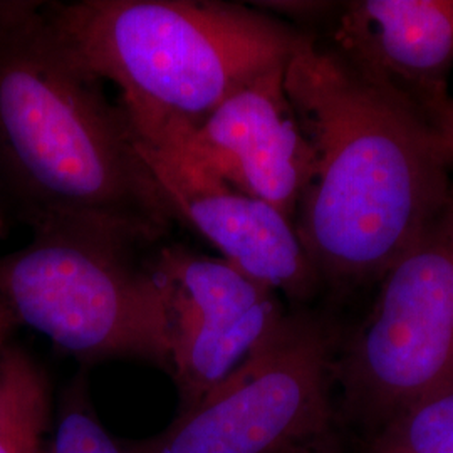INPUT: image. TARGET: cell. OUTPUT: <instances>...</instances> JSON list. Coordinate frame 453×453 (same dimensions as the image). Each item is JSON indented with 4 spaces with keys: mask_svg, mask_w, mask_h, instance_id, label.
Returning a JSON list of instances; mask_svg holds the SVG:
<instances>
[{
    "mask_svg": "<svg viewBox=\"0 0 453 453\" xmlns=\"http://www.w3.org/2000/svg\"><path fill=\"white\" fill-rule=\"evenodd\" d=\"M286 91L314 151L297 235L324 288L378 282L447 211L452 163L418 106L316 35L289 59Z\"/></svg>",
    "mask_w": 453,
    "mask_h": 453,
    "instance_id": "6da1fadb",
    "label": "cell"
},
{
    "mask_svg": "<svg viewBox=\"0 0 453 453\" xmlns=\"http://www.w3.org/2000/svg\"><path fill=\"white\" fill-rule=\"evenodd\" d=\"M106 82L46 2L0 0V175L33 230L97 226L146 247L179 222Z\"/></svg>",
    "mask_w": 453,
    "mask_h": 453,
    "instance_id": "7a4b0ae2",
    "label": "cell"
},
{
    "mask_svg": "<svg viewBox=\"0 0 453 453\" xmlns=\"http://www.w3.org/2000/svg\"><path fill=\"white\" fill-rule=\"evenodd\" d=\"M65 42L111 82L134 136L185 143L226 97L314 34L260 7L195 0L46 2Z\"/></svg>",
    "mask_w": 453,
    "mask_h": 453,
    "instance_id": "3957f363",
    "label": "cell"
},
{
    "mask_svg": "<svg viewBox=\"0 0 453 453\" xmlns=\"http://www.w3.org/2000/svg\"><path fill=\"white\" fill-rule=\"evenodd\" d=\"M142 245L81 224L34 230L0 259V297L17 323L84 361L142 359L172 372L162 288Z\"/></svg>",
    "mask_w": 453,
    "mask_h": 453,
    "instance_id": "277c9868",
    "label": "cell"
},
{
    "mask_svg": "<svg viewBox=\"0 0 453 453\" xmlns=\"http://www.w3.org/2000/svg\"><path fill=\"white\" fill-rule=\"evenodd\" d=\"M338 333L323 318L288 312L274 331L158 437L130 453H299L333 418Z\"/></svg>",
    "mask_w": 453,
    "mask_h": 453,
    "instance_id": "5b68a950",
    "label": "cell"
},
{
    "mask_svg": "<svg viewBox=\"0 0 453 453\" xmlns=\"http://www.w3.org/2000/svg\"><path fill=\"white\" fill-rule=\"evenodd\" d=\"M334 385L372 434L453 389V230L447 211L380 277L370 314L338 342Z\"/></svg>",
    "mask_w": 453,
    "mask_h": 453,
    "instance_id": "8992f818",
    "label": "cell"
},
{
    "mask_svg": "<svg viewBox=\"0 0 453 453\" xmlns=\"http://www.w3.org/2000/svg\"><path fill=\"white\" fill-rule=\"evenodd\" d=\"M168 314L172 376L183 410L226 380L284 319L280 294L222 257L181 243L150 257Z\"/></svg>",
    "mask_w": 453,
    "mask_h": 453,
    "instance_id": "52a82bcc",
    "label": "cell"
},
{
    "mask_svg": "<svg viewBox=\"0 0 453 453\" xmlns=\"http://www.w3.org/2000/svg\"><path fill=\"white\" fill-rule=\"evenodd\" d=\"M136 146L180 224L230 265L297 304L324 289L294 222L273 205L234 188L179 146L138 138Z\"/></svg>",
    "mask_w": 453,
    "mask_h": 453,
    "instance_id": "ba28073f",
    "label": "cell"
},
{
    "mask_svg": "<svg viewBox=\"0 0 453 453\" xmlns=\"http://www.w3.org/2000/svg\"><path fill=\"white\" fill-rule=\"evenodd\" d=\"M286 65L245 82L181 145L243 194L294 222L314 170V151L286 91Z\"/></svg>",
    "mask_w": 453,
    "mask_h": 453,
    "instance_id": "9c48e42d",
    "label": "cell"
},
{
    "mask_svg": "<svg viewBox=\"0 0 453 453\" xmlns=\"http://www.w3.org/2000/svg\"><path fill=\"white\" fill-rule=\"evenodd\" d=\"M326 46L421 111L449 96L453 69V0L329 2Z\"/></svg>",
    "mask_w": 453,
    "mask_h": 453,
    "instance_id": "30bf717a",
    "label": "cell"
},
{
    "mask_svg": "<svg viewBox=\"0 0 453 453\" xmlns=\"http://www.w3.org/2000/svg\"><path fill=\"white\" fill-rule=\"evenodd\" d=\"M50 388L44 370L19 346L0 353V453H48Z\"/></svg>",
    "mask_w": 453,
    "mask_h": 453,
    "instance_id": "8fae6325",
    "label": "cell"
},
{
    "mask_svg": "<svg viewBox=\"0 0 453 453\" xmlns=\"http://www.w3.org/2000/svg\"><path fill=\"white\" fill-rule=\"evenodd\" d=\"M363 453H453V389L389 421Z\"/></svg>",
    "mask_w": 453,
    "mask_h": 453,
    "instance_id": "7c38bea8",
    "label": "cell"
},
{
    "mask_svg": "<svg viewBox=\"0 0 453 453\" xmlns=\"http://www.w3.org/2000/svg\"><path fill=\"white\" fill-rule=\"evenodd\" d=\"M48 453H130L127 443L111 437L97 421L82 378L65 393Z\"/></svg>",
    "mask_w": 453,
    "mask_h": 453,
    "instance_id": "4fadbf2b",
    "label": "cell"
},
{
    "mask_svg": "<svg viewBox=\"0 0 453 453\" xmlns=\"http://www.w3.org/2000/svg\"><path fill=\"white\" fill-rule=\"evenodd\" d=\"M423 114L430 121L440 145L453 166V97L449 95L440 99L428 106Z\"/></svg>",
    "mask_w": 453,
    "mask_h": 453,
    "instance_id": "5bb4252c",
    "label": "cell"
},
{
    "mask_svg": "<svg viewBox=\"0 0 453 453\" xmlns=\"http://www.w3.org/2000/svg\"><path fill=\"white\" fill-rule=\"evenodd\" d=\"M19 323L12 311L5 304V301L0 297V346H9L11 336L14 333Z\"/></svg>",
    "mask_w": 453,
    "mask_h": 453,
    "instance_id": "9a60e30c",
    "label": "cell"
},
{
    "mask_svg": "<svg viewBox=\"0 0 453 453\" xmlns=\"http://www.w3.org/2000/svg\"><path fill=\"white\" fill-rule=\"evenodd\" d=\"M447 215H449V220H450V226H452L453 230V190L452 195H450V202H449V209H447Z\"/></svg>",
    "mask_w": 453,
    "mask_h": 453,
    "instance_id": "2e32d148",
    "label": "cell"
},
{
    "mask_svg": "<svg viewBox=\"0 0 453 453\" xmlns=\"http://www.w3.org/2000/svg\"><path fill=\"white\" fill-rule=\"evenodd\" d=\"M4 234H5V219H4L2 205H0V237H4Z\"/></svg>",
    "mask_w": 453,
    "mask_h": 453,
    "instance_id": "e0dca14e",
    "label": "cell"
},
{
    "mask_svg": "<svg viewBox=\"0 0 453 453\" xmlns=\"http://www.w3.org/2000/svg\"><path fill=\"white\" fill-rule=\"evenodd\" d=\"M299 453H324V452H319V450H318V447H316V449H309V450H304V452H299Z\"/></svg>",
    "mask_w": 453,
    "mask_h": 453,
    "instance_id": "ac0fdd59",
    "label": "cell"
}]
</instances>
